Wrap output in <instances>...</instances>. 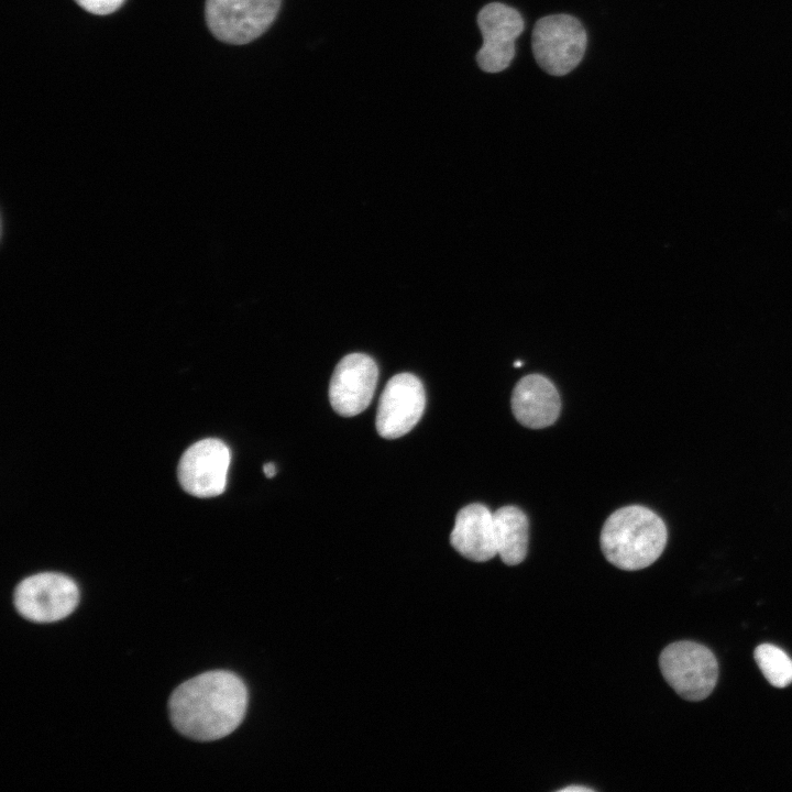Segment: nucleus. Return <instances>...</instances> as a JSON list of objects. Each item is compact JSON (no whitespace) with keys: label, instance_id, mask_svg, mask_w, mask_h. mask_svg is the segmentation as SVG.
<instances>
[{"label":"nucleus","instance_id":"nucleus-17","mask_svg":"<svg viewBox=\"0 0 792 792\" xmlns=\"http://www.w3.org/2000/svg\"><path fill=\"white\" fill-rule=\"evenodd\" d=\"M560 791H562V792L563 791L564 792L565 791H581L582 792V791H593V790L590 788H586V787H582V785H570V787L561 789Z\"/></svg>","mask_w":792,"mask_h":792},{"label":"nucleus","instance_id":"nucleus-10","mask_svg":"<svg viewBox=\"0 0 792 792\" xmlns=\"http://www.w3.org/2000/svg\"><path fill=\"white\" fill-rule=\"evenodd\" d=\"M378 380V369L363 353L344 356L336 366L329 385L332 408L343 417L361 414L370 405Z\"/></svg>","mask_w":792,"mask_h":792},{"label":"nucleus","instance_id":"nucleus-9","mask_svg":"<svg viewBox=\"0 0 792 792\" xmlns=\"http://www.w3.org/2000/svg\"><path fill=\"white\" fill-rule=\"evenodd\" d=\"M483 45L476 54L480 68L487 73L506 69L515 56V40L525 28L520 13L504 3L492 2L477 14Z\"/></svg>","mask_w":792,"mask_h":792},{"label":"nucleus","instance_id":"nucleus-12","mask_svg":"<svg viewBox=\"0 0 792 792\" xmlns=\"http://www.w3.org/2000/svg\"><path fill=\"white\" fill-rule=\"evenodd\" d=\"M452 547L464 558L484 562L497 554L493 513L483 504L461 508L450 535Z\"/></svg>","mask_w":792,"mask_h":792},{"label":"nucleus","instance_id":"nucleus-5","mask_svg":"<svg viewBox=\"0 0 792 792\" xmlns=\"http://www.w3.org/2000/svg\"><path fill=\"white\" fill-rule=\"evenodd\" d=\"M280 3L282 0H206V22L218 40L246 44L272 25Z\"/></svg>","mask_w":792,"mask_h":792},{"label":"nucleus","instance_id":"nucleus-15","mask_svg":"<svg viewBox=\"0 0 792 792\" xmlns=\"http://www.w3.org/2000/svg\"><path fill=\"white\" fill-rule=\"evenodd\" d=\"M84 10L98 15H106L118 10L124 0H75Z\"/></svg>","mask_w":792,"mask_h":792},{"label":"nucleus","instance_id":"nucleus-18","mask_svg":"<svg viewBox=\"0 0 792 792\" xmlns=\"http://www.w3.org/2000/svg\"><path fill=\"white\" fill-rule=\"evenodd\" d=\"M521 364H522L521 362H516L515 366H520Z\"/></svg>","mask_w":792,"mask_h":792},{"label":"nucleus","instance_id":"nucleus-2","mask_svg":"<svg viewBox=\"0 0 792 792\" xmlns=\"http://www.w3.org/2000/svg\"><path fill=\"white\" fill-rule=\"evenodd\" d=\"M663 520L651 509L630 505L614 512L604 522L601 548L606 560L627 571L651 565L667 544Z\"/></svg>","mask_w":792,"mask_h":792},{"label":"nucleus","instance_id":"nucleus-11","mask_svg":"<svg viewBox=\"0 0 792 792\" xmlns=\"http://www.w3.org/2000/svg\"><path fill=\"white\" fill-rule=\"evenodd\" d=\"M512 409L515 418L522 426L541 429L557 420L561 400L549 378L540 374H529L516 384L512 396Z\"/></svg>","mask_w":792,"mask_h":792},{"label":"nucleus","instance_id":"nucleus-16","mask_svg":"<svg viewBox=\"0 0 792 792\" xmlns=\"http://www.w3.org/2000/svg\"><path fill=\"white\" fill-rule=\"evenodd\" d=\"M263 472L266 475V477L271 479L274 477L276 474V466L273 462L265 463L263 465Z\"/></svg>","mask_w":792,"mask_h":792},{"label":"nucleus","instance_id":"nucleus-14","mask_svg":"<svg viewBox=\"0 0 792 792\" xmlns=\"http://www.w3.org/2000/svg\"><path fill=\"white\" fill-rule=\"evenodd\" d=\"M755 660L771 685L785 688L792 683V659L781 648L762 644L755 650Z\"/></svg>","mask_w":792,"mask_h":792},{"label":"nucleus","instance_id":"nucleus-3","mask_svg":"<svg viewBox=\"0 0 792 792\" xmlns=\"http://www.w3.org/2000/svg\"><path fill=\"white\" fill-rule=\"evenodd\" d=\"M587 35L582 23L569 14L539 19L532 30L531 47L537 64L552 76L573 70L584 56Z\"/></svg>","mask_w":792,"mask_h":792},{"label":"nucleus","instance_id":"nucleus-4","mask_svg":"<svg viewBox=\"0 0 792 792\" xmlns=\"http://www.w3.org/2000/svg\"><path fill=\"white\" fill-rule=\"evenodd\" d=\"M661 673L669 685L688 701L706 698L714 690L718 664L713 652L694 641L667 646L659 658Z\"/></svg>","mask_w":792,"mask_h":792},{"label":"nucleus","instance_id":"nucleus-6","mask_svg":"<svg viewBox=\"0 0 792 792\" xmlns=\"http://www.w3.org/2000/svg\"><path fill=\"white\" fill-rule=\"evenodd\" d=\"M79 602V590L68 576L43 572L21 581L13 603L18 613L35 623H53L68 616Z\"/></svg>","mask_w":792,"mask_h":792},{"label":"nucleus","instance_id":"nucleus-7","mask_svg":"<svg viewBox=\"0 0 792 792\" xmlns=\"http://www.w3.org/2000/svg\"><path fill=\"white\" fill-rule=\"evenodd\" d=\"M231 452L228 446L215 438L191 444L178 464L182 487L196 497H213L227 486Z\"/></svg>","mask_w":792,"mask_h":792},{"label":"nucleus","instance_id":"nucleus-1","mask_svg":"<svg viewBox=\"0 0 792 792\" xmlns=\"http://www.w3.org/2000/svg\"><path fill=\"white\" fill-rule=\"evenodd\" d=\"M173 726L182 735L200 741L223 738L244 718L248 691L243 681L228 671H209L177 686L169 698Z\"/></svg>","mask_w":792,"mask_h":792},{"label":"nucleus","instance_id":"nucleus-13","mask_svg":"<svg viewBox=\"0 0 792 792\" xmlns=\"http://www.w3.org/2000/svg\"><path fill=\"white\" fill-rule=\"evenodd\" d=\"M497 554L507 565H516L526 558L529 522L516 506H503L493 513Z\"/></svg>","mask_w":792,"mask_h":792},{"label":"nucleus","instance_id":"nucleus-8","mask_svg":"<svg viewBox=\"0 0 792 792\" xmlns=\"http://www.w3.org/2000/svg\"><path fill=\"white\" fill-rule=\"evenodd\" d=\"M425 405V388L417 376L394 375L380 397L375 420L378 435L396 439L408 433L421 418Z\"/></svg>","mask_w":792,"mask_h":792}]
</instances>
